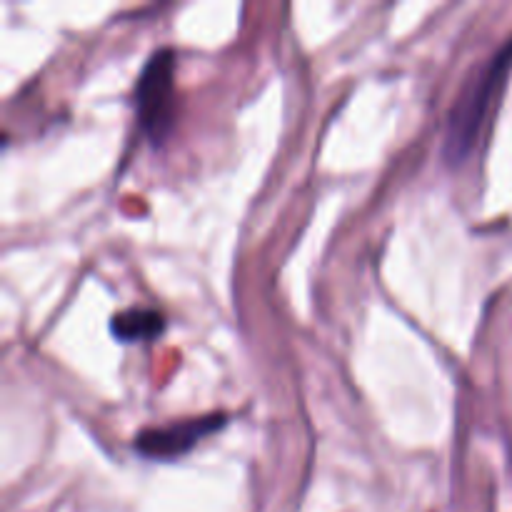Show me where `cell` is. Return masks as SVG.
I'll list each match as a JSON object with an SVG mask.
<instances>
[{
	"mask_svg": "<svg viewBox=\"0 0 512 512\" xmlns=\"http://www.w3.org/2000/svg\"><path fill=\"white\" fill-rule=\"evenodd\" d=\"M225 425L223 413L198 415V418L173 420L165 425H148V428L135 433V450L143 453L145 458L173 460L178 455H185L193 450L205 435L215 433Z\"/></svg>",
	"mask_w": 512,
	"mask_h": 512,
	"instance_id": "cell-3",
	"label": "cell"
},
{
	"mask_svg": "<svg viewBox=\"0 0 512 512\" xmlns=\"http://www.w3.org/2000/svg\"><path fill=\"white\" fill-rule=\"evenodd\" d=\"M165 318L160 310L143 308V305H133L113 313L110 318V333L123 343H133V340H150L158 333H163Z\"/></svg>",
	"mask_w": 512,
	"mask_h": 512,
	"instance_id": "cell-4",
	"label": "cell"
},
{
	"mask_svg": "<svg viewBox=\"0 0 512 512\" xmlns=\"http://www.w3.org/2000/svg\"><path fill=\"white\" fill-rule=\"evenodd\" d=\"M175 55L173 48H158L145 60L143 70L135 83V105H138V123L145 135L163 140L173 125L175 90H173Z\"/></svg>",
	"mask_w": 512,
	"mask_h": 512,
	"instance_id": "cell-2",
	"label": "cell"
},
{
	"mask_svg": "<svg viewBox=\"0 0 512 512\" xmlns=\"http://www.w3.org/2000/svg\"><path fill=\"white\" fill-rule=\"evenodd\" d=\"M512 60V40L503 50L493 55L488 63L478 68L475 78H468L465 88L460 90L453 110L448 118V133H445L443 155L448 163H463L470 155V150L478 143L480 128H483L488 110L493 105L495 93L503 83L508 65Z\"/></svg>",
	"mask_w": 512,
	"mask_h": 512,
	"instance_id": "cell-1",
	"label": "cell"
}]
</instances>
